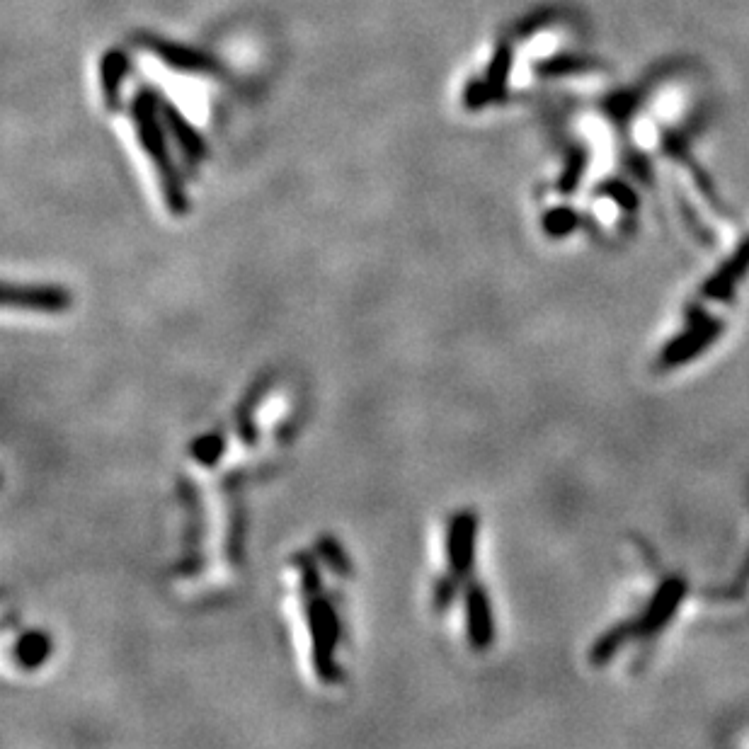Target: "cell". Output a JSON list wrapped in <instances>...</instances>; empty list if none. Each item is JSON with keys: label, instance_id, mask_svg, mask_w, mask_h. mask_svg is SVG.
<instances>
[{"label": "cell", "instance_id": "9", "mask_svg": "<svg viewBox=\"0 0 749 749\" xmlns=\"http://www.w3.org/2000/svg\"><path fill=\"white\" fill-rule=\"evenodd\" d=\"M512 71V49L507 44H500L495 51L493 61H490L488 73H485V83H488L493 100H502L507 95V80Z\"/></svg>", "mask_w": 749, "mask_h": 749}, {"label": "cell", "instance_id": "12", "mask_svg": "<svg viewBox=\"0 0 749 749\" xmlns=\"http://www.w3.org/2000/svg\"><path fill=\"white\" fill-rule=\"evenodd\" d=\"M575 226H577V216H575V211H570V209H553V211H548L546 219H543V228H546V231L556 238L568 236Z\"/></svg>", "mask_w": 749, "mask_h": 749}, {"label": "cell", "instance_id": "11", "mask_svg": "<svg viewBox=\"0 0 749 749\" xmlns=\"http://www.w3.org/2000/svg\"><path fill=\"white\" fill-rule=\"evenodd\" d=\"M747 265H749V243L745 245V248L740 250V253H737V255L733 257V260L728 262V267H723V270H720V272L716 274V277H713L711 282H708L706 294H713V296L725 294V291H728L730 287H733L735 279L740 277V274H745Z\"/></svg>", "mask_w": 749, "mask_h": 749}, {"label": "cell", "instance_id": "2", "mask_svg": "<svg viewBox=\"0 0 749 749\" xmlns=\"http://www.w3.org/2000/svg\"><path fill=\"white\" fill-rule=\"evenodd\" d=\"M308 623H311L313 631V657H316V670L325 682L335 679V662H333V650L337 643V633H340V626H337L335 611L333 606L325 602H313L311 609H308Z\"/></svg>", "mask_w": 749, "mask_h": 749}, {"label": "cell", "instance_id": "6", "mask_svg": "<svg viewBox=\"0 0 749 749\" xmlns=\"http://www.w3.org/2000/svg\"><path fill=\"white\" fill-rule=\"evenodd\" d=\"M160 114H163L165 129L173 134L177 146H180L182 156L190 160L192 165L204 160V156H207V141H204L202 134L182 117V112L177 110L175 105H170L168 100H160Z\"/></svg>", "mask_w": 749, "mask_h": 749}, {"label": "cell", "instance_id": "4", "mask_svg": "<svg viewBox=\"0 0 749 749\" xmlns=\"http://www.w3.org/2000/svg\"><path fill=\"white\" fill-rule=\"evenodd\" d=\"M5 306L37 313H61L71 306V294L61 287H8L3 289Z\"/></svg>", "mask_w": 749, "mask_h": 749}, {"label": "cell", "instance_id": "14", "mask_svg": "<svg viewBox=\"0 0 749 749\" xmlns=\"http://www.w3.org/2000/svg\"><path fill=\"white\" fill-rule=\"evenodd\" d=\"M211 451H216V454L221 451V444L214 442L211 437L202 439V442H197V447H194V454H197L202 461H211Z\"/></svg>", "mask_w": 749, "mask_h": 749}, {"label": "cell", "instance_id": "3", "mask_svg": "<svg viewBox=\"0 0 749 749\" xmlns=\"http://www.w3.org/2000/svg\"><path fill=\"white\" fill-rule=\"evenodd\" d=\"M447 546L451 575H466L473 568V556H476V514L459 512L451 519Z\"/></svg>", "mask_w": 749, "mask_h": 749}, {"label": "cell", "instance_id": "7", "mask_svg": "<svg viewBox=\"0 0 749 749\" xmlns=\"http://www.w3.org/2000/svg\"><path fill=\"white\" fill-rule=\"evenodd\" d=\"M466 609H468V640H471L473 648L483 650L493 643L495 638V623H493V611H490L488 594L480 590L478 585H473L468 590L466 597Z\"/></svg>", "mask_w": 749, "mask_h": 749}, {"label": "cell", "instance_id": "10", "mask_svg": "<svg viewBox=\"0 0 749 749\" xmlns=\"http://www.w3.org/2000/svg\"><path fill=\"white\" fill-rule=\"evenodd\" d=\"M49 650H51V645L47 636H42V633H30V636L17 640L15 657L22 667L30 670V667L42 665V662L47 660Z\"/></svg>", "mask_w": 749, "mask_h": 749}, {"label": "cell", "instance_id": "8", "mask_svg": "<svg viewBox=\"0 0 749 749\" xmlns=\"http://www.w3.org/2000/svg\"><path fill=\"white\" fill-rule=\"evenodd\" d=\"M129 76V59L124 51L110 49L100 59V83H102V97H105V105L114 110L119 105V97H122V85Z\"/></svg>", "mask_w": 749, "mask_h": 749}, {"label": "cell", "instance_id": "5", "mask_svg": "<svg viewBox=\"0 0 749 749\" xmlns=\"http://www.w3.org/2000/svg\"><path fill=\"white\" fill-rule=\"evenodd\" d=\"M144 44L160 61H165V64L177 68V71L182 73H211L216 68V61L209 59L207 54L190 47H182V44L168 42V39L146 37Z\"/></svg>", "mask_w": 749, "mask_h": 749}, {"label": "cell", "instance_id": "13", "mask_svg": "<svg viewBox=\"0 0 749 749\" xmlns=\"http://www.w3.org/2000/svg\"><path fill=\"white\" fill-rule=\"evenodd\" d=\"M488 102H493V93H490L488 83H485V80H471V83L466 85V93H463V105H466L468 110H480V107L488 105Z\"/></svg>", "mask_w": 749, "mask_h": 749}, {"label": "cell", "instance_id": "1", "mask_svg": "<svg viewBox=\"0 0 749 749\" xmlns=\"http://www.w3.org/2000/svg\"><path fill=\"white\" fill-rule=\"evenodd\" d=\"M160 97L153 95L151 90L144 88L139 95L131 100V119L136 124V134H139L141 146H144L146 156L153 160L158 168L160 185H163V197L168 202V209L173 214H185L187 211V194L182 187L180 175H177L173 160H170L168 141H165L163 114H160Z\"/></svg>", "mask_w": 749, "mask_h": 749}]
</instances>
